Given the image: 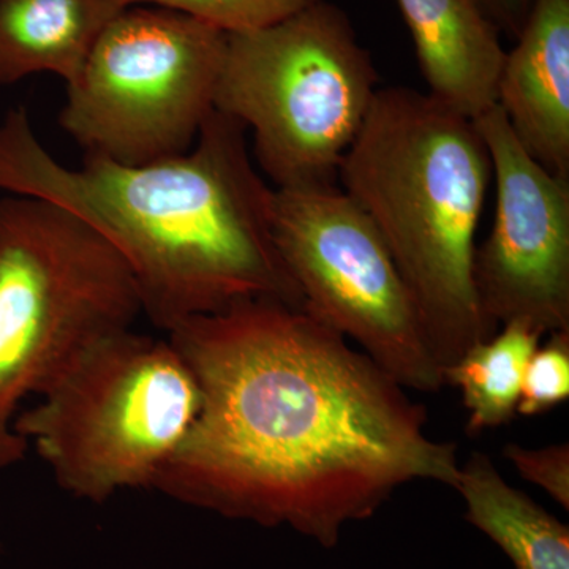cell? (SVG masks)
<instances>
[{"instance_id":"2e32d148","label":"cell","mask_w":569,"mask_h":569,"mask_svg":"<svg viewBox=\"0 0 569 569\" xmlns=\"http://www.w3.org/2000/svg\"><path fill=\"white\" fill-rule=\"evenodd\" d=\"M569 397V331L553 332L531 355L523 372L518 413L537 417Z\"/></svg>"},{"instance_id":"9c48e42d","label":"cell","mask_w":569,"mask_h":569,"mask_svg":"<svg viewBox=\"0 0 569 569\" xmlns=\"http://www.w3.org/2000/svg\"><path fill=\"white\" fill-rule=\"evenodd\" d=\"M473 122L496 181L492 228L473 260L482 313L497 329L569 331V179L522 148L497 104Z\"/></svg>"},{"instance_id":"5b68a950","label":"cell","mask_w":569,"mask_h":569,"mask_svg":"<svg viewBox=\"0 0 569 569\" xmlns=\"http://www.w3.org/2000/svg\"><path fill=\"white\" fill-rule=\"evenodd\" d=\"M378 89L346 11L320 0L268 28L228 33L216 110L252 132L254 160L276 189L339 186Z\"/></svg>"},{"instance_id":"ba28073f","label":"cell","mask_w":569,"mask_h":569,"mask_svg":"<svg viewBox=\"0 0 569 569\" xmlns=\"http://www.w3.org/2000/svg\"><path fill=\"white\" fill-rule=\"evenodd\" d=\"M272 234L307 313L361 346L403 389L445 387L387 244L340 186L274 189Z\"/></svg>"},{"instance_id":"30bf717a","label":"cell","mask_w":569,"mask_h":569,"mask_svg":"<svg viewBox=\"0 0 569 569\" xmlns=\"http://www.w3.org/2000/svg\"><path fill=\"white\" fill-rule=\"evenodd\" d=\"M497 107L522 148L569 179V0H533L501 67Z\"/></svg>"},{"instance_id":"7c38bea8","label":"cell","mask_w":569,"mask_h":569,"mask_svg":"<svg viewBox=\"0 0 569 569\" xmlns=\"http://www.w3.org/2000/svg\"><path fill=\"white\" fill-rule=\"evenodd\" d=\"M121 10L116 0H0V86L37 73L69 84Z\"/></svg>"},{"instance_id":"6da1fadb","label":"cell","mask_w":569,"mask_h":569,"mask_svg":"<svg viewBox=\"0 0 569 569\" xmlns=\"http://www.w3.org/2000/svg\"><path fill=\"white\" fill-rule=\"evenodd\" d=\"M200 408L152 489L189 507L290 527L326 549L413 481L455 489V443L346 337L306 310L249 299L167 332Z\"/></svg>"},{"instance_id":"4fadbf2b","label":"cell","mask_w":569,"mask_h":569,"mask_svg":"<svg viewBox=\"0 0 569 569\" xmlns=\"http://www.w3.org/2000/svg\"><path fill=\"white\" fill-rule=\"evenodd\" d=\"M456 490L471 526L503 550L515 569H569V529L473 452L460 467Z\"/></svg>"},{"instance_id":"7a4b0ae2","label":"cell","mask_w":569,"mask_h":569,"mask_svg":"<svg viewBox=\"0 0 569 569\" xmlns=\"http://www.w3.org/2000/svg\"><path fill=\"white\" fill-rule=\"evenodd\" d=\"M246 127L213 110L193 148L144 164L51 156L24 108L0 121V190L66 209L114 247L142 313L170 331L249 299L305 310L272 234L274 189L257 171Z\"/></svg>"},{"instance_id":"52a82bcc","label":"cell","mask_w":569,"mask_h":569,"mask_svg":"<svg viewBox=\"0 0 569 569\" xmlns=\"http://www.w3.org/2000/svg\"><path fill=\"white\" fill-rule=\"evenodd\" d=\"M228 33L179 11H119L67 84L59 122L84 153L144 164L193 148L216 110Z\"/></svg>"},{"instance_id":"e0dca14e","label":"cell","mask_w":569,"mask_h":569,"mask_svg":"<svg viewBox=\"0 0 569 569\" xmlns=\"http://www.w3.org/2000/svg\"><path fill=\"white\" fill-rule=\"evenodd\" d=\"M505 459L520 477L538 486L560 507L569 509V445L530 449L511 443L505 448Z\"/></svg>"},{"instance_id":"277c9868","label":"cell","mask_w":569,"mask_h":569,"mask_svg":"<svg viewBox=\"0 0 569 569\" xmlns=\"http://www.w3.org/2000/svg\"><path fill=\"white\" fill-rule=\"evenodd\" d=\"M141 313L129 266L93 228L40 198L0 200V470L29 452L14 430L24 400Z\"/></svg>"},{"instance_id":"3957f363","label":"cell","mask_w":569,"mask_h":569,"mask_svg":"<svg viewBox=\"0 0 569 569\" xmlns=\"http://www.w3.org/2000/svg\"><path fill=\"white\" fill-rule=\"evenodd\" d=\"M492 162L477 126L429 93L380 88L339 171L407 284L441 370L498 331L473 282Z\"/></svg>"},{"instance_id":"ac0fdd59","label":"cell","mask_w":569,"mask_h":569,"mask_svg":"<svg viewBox=\"0 0 569 569\" xmlns=\"http://www.w3.org/2000/svg\"><path fill=\"white\" fill-rule=\"evenodd\" d=\"M481 2L500 32L508 33L516 40L526 24L533 0H481Z\"/></svg>"},{"instance_id":"8992f818","label":"cell","mask_w":569,"mask_h":569,"mask_svg":"<svg viewBox=\"0 0 569 569\" xmlns=\"http://www.w3.org/2000/svg\"><path fill=\"white\" fill-rule=\"evenodd\" d=\"M198 408L197 381L170 340L126 329L89 347L20 411L14 430L59 488L103 503L122 490L152 489Z\"/></svg>"},{"instance_id":"5bb4252c","label":"cell","mask_w":569,"mask_h":569,"mask_svg":"<svg viewBox=\"0 0 569 569\" xmlns=\"http://www.w3.org/2000/svg\"><path fill=\"white\" fill-rule=\"evenodd\" d=\"M541 337L522 323L503 325L490 339L471 347L445 370V385L462 392L468 433L475 436L496 429L515 418L523 372Z\"/></svg>"},{"instance_id":"9a60e30c","label":"cell","mask_w":569,"mask_h":569,"mask_svg":"<svg viewBox=\"0 0 569 569\" xmlns=\"http://www.w3.org/2000/svg\"><path fill=\"white\" fill-rule=\"evenodd\" d=\"M119 6H153L179 11L224 33L258 31L293 17L320 0H116Z\"/></svg>"},{"instance_id":"8fae6325","label":"cell","mask_w":569,"mask_h":569,"mask_svg":"<svg viewBox=\"0 0 569 569\" xmlns=\"http://www.w3.org/2000/svg\"><path fill=\"white\" fill-rule=\"evenodd\" d=\"M427 93L475 121L497 104L507 51L481 0H397Z\"/></svg>"}]
</instances>
